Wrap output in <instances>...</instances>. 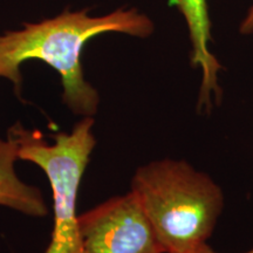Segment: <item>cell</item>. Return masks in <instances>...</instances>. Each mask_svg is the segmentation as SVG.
Instances as JSON below:
<instances>
[{
	"label": "cell",
	"mask_w": 253,
	"mask_h": 253,
	"mask_svg": "<svg viewBox=\"0 0 253 253\" xmlns=\"http://www.w3.org/2000/svg\"><path fill=\"white\" fill-rule=\"evenodd\" d=\"M154 30V21L137 8H119L100 17H91L87 8H66L54 18L24 23L20 30L0 34V78L11 81L20 96L23 63L31 60L45 62L60 75L65 106L75 115L93 118L100 95L84 78L81 56L86 43L104 33L145 39Z\"/></svg>",
	"instance_id": "cell-1"
},
{
	"label": "cell",
	"mask_w": 253,
	"mask_h": 253,
	"mask_svg": "<svg viewBox=\"0 0 253 253\" xmlns=\"http://www.w3.org/2000/svg\"><path fill=\"white\" fill-rule=\"evenodd\" d=\"M130 191L166 253H194L212 235L224 208L217 183L184 161L161 160L141 167Z\"/></svg>",
	"instance_id": "cell-2"
},
{
	"label": "cell",
	"mask_w": 253,
	"mask_h": 253,
	"mask_svg": "<svg viewBox=\"0 0 253 253\" xmlns=\"http://www.w3.org/2000/svg\"><path fill=\"white\" fill-rule=\"evenodd\" d=\"M93 118H84L69 132L53 135V143L39 130L15 123L8 132L18 142L19 160L36 164L48 178L54 225L45 253H82L78 194L96 140Z\"/></svg>",
	"instance_id": "cell-3"
},
{
	"label": "cell",
	"mask_w": 253,
	"mask_h": 253,
	"mask_svg": "<svg viewBox=\"0 0 253 253\" xmlns=\"http://www.w3.org/2000/svg\"><path fill=\"white\" fill-rule=\"evenodd\" d=\"M79 224L82 253H166L131 191L79 214Z\"/></svg>",
	"instance_id": "cell-4"
},
{
	"label": "cell",
	"mask_w": 253,
	"mask_h": 253,
	"mask_svg": "<svg viewBox=\"0 0 253 253\" xmlns=\"http://www.w3.org/2000/svg\"><path fill=\"white\" fill-rule=\"evenodd\" d=\"M169 4L175 6L184 19L191 42V65L202 72L197 107L210 110L212 97L220 99L218 75L223 67L210 49L212 37L208 0H169Z\"/></svg>",
	"instance_id": "cell-5"
},
{
	"label": "cell",
	"mask_w": 253,
	"mask_h": 253,
	"mask_svg": "<svg viewBox=\"0 0 253 253\" xmlns=\"http://www.w3.org/2000/svg\"><path fill=\"white\" fill-rule=\"evenodd\" d=\"M18 142L8 132L7 138H0V207L13 209L32 217H45L48 208L40 189L26 184L15 172Z\"/></svg>",
	"instance_id": "cell-6"
},
{
	"label": "cell",
	"mask_w": 253,
	"mask_h": 253,
	"mask_svg": "<svg viewBox=\"0 0 253 253\" xmlns=\"http://www.w3.org/2000/svg\"><path fill=\"white\" fill-rule=\"evenodd\" d=\"M239 32L243 36H250L253 34V0L248 8V12L243 18L242 23L239 25Z\"/></svg>",
	"instance_id": "cell-7"
},
{
	"label": "cell",
	"mask_w": 253,
	"mask_h": 253,
	"mask_svg": "<svg viewBox=\"0 0 253 253\" xmlns=\"http://www.w3.org/2000/svg\"><path fill=\"white\" fill-rule=\"evenodd\" d=\"M194 253H219V252H216L214 250L211 249L210 246L207 244V243H205V244L199 245L198 248L195 250ZM245 253H253V249L250 250V251H248V252H245Z\"/></svg>",
	"instance_id": "cell-8"
}]
</instances>
